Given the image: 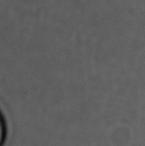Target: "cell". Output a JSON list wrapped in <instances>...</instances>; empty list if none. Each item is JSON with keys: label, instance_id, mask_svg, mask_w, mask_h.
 <instances>
[{"label": "cell", "instance_id": "1", "mask_svg": "<svg viewBox=\"0 0 145 146\" xmlns=\"http://www.w3.org/2000/svg\"><path fill=\"white\" fill-rule=\"evenodd\" d=\"M5 134H6V128H5V122L3 120L1 113H0V146L3 144L4 139H5Z\"/></svg>", "mask_w": 145, "mask_h": 146}]
</instances>
